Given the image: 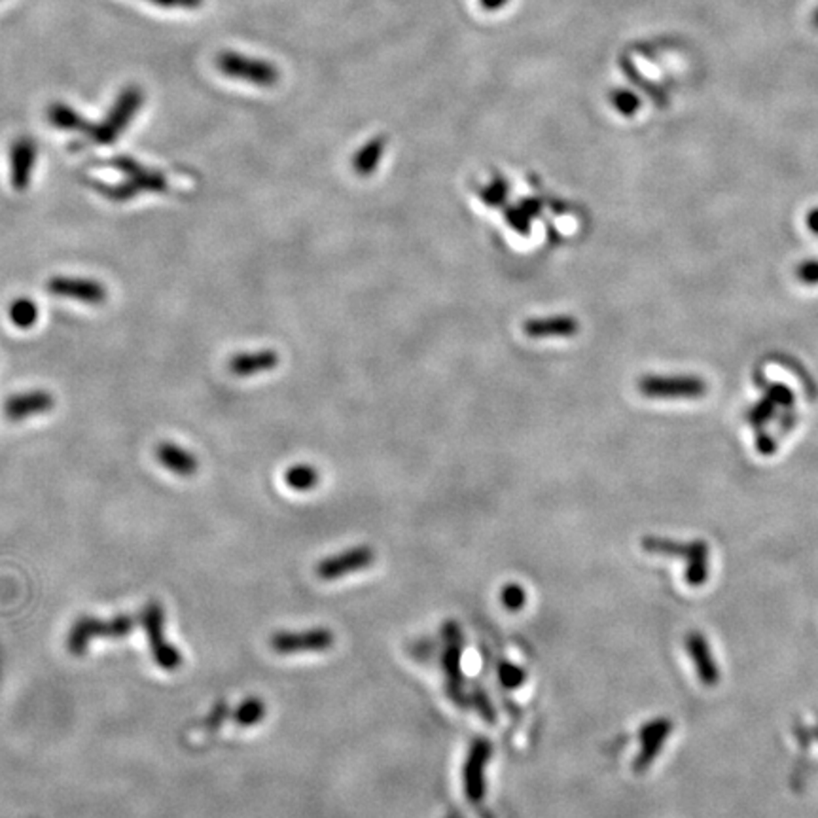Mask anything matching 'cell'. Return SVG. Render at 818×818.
<instances>
[{"instance_id": "14", "label": "cell", "mask_w": 818, "mask_h": 818, "mask_svg": "<svg viewBox=\"0 0 818 818\" xmlns=\"http://www.w3.org/2000/svg\"><path fill=\"white\" fill-rule=\"evenodd\" d=\"M50 294L78 300L87 305H101L106 300V290L101 283L91 279H76V277H54L48 283Z\"/></svg>"}, {"instance_id": "28", "label": "cell", "mask_w": 818, "mask_h": 818, "mask_svg": "<svg viewBox=\"0 0 818 818\" xmlns=\"http://www.w3.org/2000/svg\"><path fill=\"white\" fill-rule=\"evenodd\" d=\"M497 674L499 682L506 690H517L525 684V681H527V673H525V669L516 665L512 661H500L497 667Z\"/></svg>"}, {"instance_id": "11", "label": "cell", "mask_w": 818, "mask_h": 818, "mask_svg": "<svg viewBox=\"0 0 818 818\" xmlns=\"http://www.w3.org/2000/svg\"><path fill=\"white\" fill-rule=\"evenodd\" d=\"M376 563V551L369 546H354L351 549H345L337 555H330V558L322 559L317 566L315 573L320 580L324 582H334V580H342L347 574L352 573H360V570H366Z\"/></svg>"}, {"instance_id": "27", "label": "cell", "mask_w": 818, "mask_h": 818, "mask_svg": "<svg viewBox=\"0 0 818 818\" xmlns=\"http://www.w3.org/2000/svg\"><path fill=\"white\" fill-rule=\"evenodd\" d=\"M266 716V705L258 698H251L243 701V705L235 711V722L243 728H251L254 723H260Z\"/></svg>"}, {"instance_id": "5", "label": "cell", "mask_w": 818, "mask_h": 818, "mask_svg": "<svg viewBox=\"0 0 818 818\" xmlns=\"http://www.w3.org/2000/svg\"><path fill=\"white\" fill-rule=\"evenodd\" d=\"M216 67L227 78L249 82L260 87H271L281 78V72L266 59H254L235 52H222L216 57Z\"/></svg>"}, {"instance_id": "32", "label": "cell", "mask_w": 818, "mask_h": 818, "mask_svg": "<svg viewBox=\"0 0 818 818\" xmlns=\"http://www.w3.org/2000/svg\"><path fill=\"white\" fill-rule=\"evenodd\" d=\"M148 3L161 6V8H184L194 10L202 6V0H148Z\"/></svg>"}, {"instance_id": "29", "label": "cell", "mask_w": 818, "mask_h": 818, "mask_svg": "<svg viewBox=\"0 0 818 818\" xmlns=\"http://www.w3.org/2000/svg\"><path fill=\"white\" fill-rule=\"evenodd\" d=\"M500 600L508 612H521L527 605V591L521 583L510 582L500 590Z\"/></svg>"}, {"instance_id": "24", "label": "cell", "mask_w": 818, "mask_h": 818, "mask_svg": "<svg viewBox=\"0 0 818 818\" xmlns=\"http://www.w3.org/2000/svg\"><path fill=\"white\" fill-rule=\"evenodd\" d=\"M8 315H10V320L15 324V326L25 330V328H30V326H35L37 324V318H38V307L33 300H29V298H18V300H13L10 309H8Z\"/></svg>"}, {"instance_id": "12", "label": "cell", "mask_w": 818, "mask_h": 818, "mask_svg": "<svg viewBox=\"0 0 818 818\" xmlns=\"http://www.w3.org/2000/svg\"><path fill=\"white\" fill-rule=\"evenodd\" d=\"M671 731H673V722L663 716L648 720L642 725L639 731L640 752L637 754L635 762H632V771H635V773H644V771L656 762L657 754L661 752L663 745H665V740L669 739Z\"/></svg>"}, {"instance_id": "26", "label": "cell", "mask_w": 818, "mask_h": 818, "mask_svg": "<svg viewBox=\"0 0 818 818\" xmlns=\"http://www.w3.org/2000/svg\"><path fill=\"white\" fill-rule=\"evenodd\" d=\"M510 194V184L500 175L492 177V180L480 192V199L487 207H502Z\"/></svg>"}, {"instance_id": "36", "label": "cell", "mask_w": 818, "mask_h": 818, "mask_svg": "<svg viewBox=\"0 0 818 818\" xmlns=\"http://www.w3.org/2000/svg\"><path fill=\"white\" fill-rule=\"evenodd\" d=\"M814 27H818V10H816V13H814Z\"/></svg>"}, {"instance_id": "8", "label": "cell", "mask_w": 818, "mask_h": 818, "mask_svg": "<svg viewBox=\"0 0 818 818\" xmlns=\"http://www.w3.org/2000/svg\"><path fill=\"white\" fill-rule=\"evenodd\" d=\"M335 644L334 632L326 627H313L307 631H279L269 639V646L277 654H303V652H326Z\"/></svg>"}, {"instance_id": "20", "label": "cell", "mask_w": 818, "mask_h": 818, "mask_svg": "<svg viewBox=\"0 0 818 818\" xmlns=\"http://www.w3.org/2000/svg\"><path fill=\"white\" fill-rule=\"evenodd\" d=\"M389 138L387 135H376L372 141H368L364 146L359 148L352 158V171L359 177H372L384 156L387 150Z\"/></svg>"}, {"instance_id": "33", "label": "cell", "mask_w": 818, "mask_h": 818, "mask_svg": "<svg viewBox=\"0 0 818 818\" xmlns=\"http://www.w3.org/2000/svg\"><path fill=\"white\" fill-rule=\"evenodd\" d=\"M477 3H480V6L487 12H497L502 10L510 0H477Z\"/></svg>"}, {"instance_id": "1", "label": "cell", "mask_w": 818, "mask_h": 818, "mask_svg": "<svg viewBox=\"0 0 818 818\" xmlns=\"http://www.w3.org/2000/svg\"><path fill=\"white\" fill-rule=\"evenodd\" d=\"M646 553L669 555V558L686 559V583L691 588H699L708 580V546L705 540L693 542H676L673 538L644 536L640 542Z\"/></svg>"}, {"instance_id": "35", "label": "cell", "mask_w": 818, "mask_h": 818, "mask_svg": "<svg viewBox=\"0 0 818 818\" xmlns=\"http://www.w3.org/2000/svg\"><path fill=\"white\" fill-rule=\"evenodd\" d=\"M224 716H226V706H224V705H220V706H219V711H216V713L212 715V718H211V722H209V723H212V725L220 723V720H222Z\"/></svg>"}, {"instance_id": "2", "label": "cell", "mask_w": 818, "mask_h": 818, "mask_svg": "<svg viewBox=\"0 0 818 818\" xmlns=\"http://www.w3.org/2000/svg\"><path fill=\"white\" fill-rule=\"evenodd\" d=\"M112 165L118 171L126 175L128 180L118 184V186H103V184H95V188L108 199H112V202H129V199L143 192L161 194L167 190V180L161 173L150 171V169L135 161L133 158H114Z\"/></svg>"}, {"instance_id": "25", "label": "cell", "mask_w": 818, "mask_h": 818, "mask_svg": "<svg viewBox=\"0 0 818 818\" xmlns=\"http://www.w3.org/2000/svg\"><path fill=\"white\" fill-rule=\"evenodd\" d=\"M610 103L614 106V111L625 118L635 116L640 111V97L631 89L616 87L610 94Z\"/></svg>"}, {"instance_id": "21", "label": "cell", "mask_w": 818, "mask_h": 818, "mask_svg": "<svg viewBox=\"0 0 818 818\" xmlns=\"http://www.w3.org/2000/svg\"><path fill=\"white\" fill-rule=\"evenodd\" d=\"M48 120L54 128L63 131H78L87 135L91 129V123L87 120H84L74 108L63 103H54L48 108Z\"/></svg>"}, {"instance_id": "17", "label": "cell", "mask_w": 818, "mask_h": 818, "mask_svg": "<svg viewBox=\"0 0 818 818\" xmlns=\"http://www.w3.org/2000/svg\"><path fill=\"white\" fill-rule=\"evenodd\" d=\"M54 404L55 400L50 392L33 391L10 396L4 404V413L10 421H23L27 417L48 413Z\"/></svg>"}, {"instance_id": "4", "label": "cell", "mask_w": 818, "mask_h": 818, "mask_svg": "<svg viewBox=\"0 0 818 818\" xmlns=\"http://www.w3.org/2000/svg\"><path fill=\"white\" fill-rule=\"evenodd\" d=\"M443 652L442 669L445 674V688L450 698L459 705L467 706L468 698L465 691V674H462V650H465V635L457 622L450 620L442 627Z\"/></svg>"}, {"instance_id": "18", "label": "cell", "mask_w": 818, "mask_h": 818, "mask_svg": "<svg viewBox=\"0 0 818 818\" xmlns=\"http://www.w3.org/2000/svg\"><path fill=\"white\" fill-rule=\"evenodd\" d=\"M279 364V354L275 351H258V352H241L235 354L229 362L231 374L237 377H249L256 374L269 372Z\"/></svg>"}, {"instance_id": "9", "label": "cell", "mask_w": 818, "mask_h": 818, "mask_svg": "<svg viewBox=\"0 0 818 818\" xmlns=\"http://www.w3.org/2000/svg\"><path fill=\"white\" fill-rule=\"evenodd\" d=\"M492 756V745L485 737L474 739L470 750L467 754V762L462 765V784H465V794L472 804H480L487 792V777L485 771Z\"/></svg>"}, {"instance_id": "30", "label": "cell", "mask_w": 818, "mask_h": 818, "mask_svg": "<svg viewBox=\"0 0 818 818\" xmlns=\"http://www.w3.org/2000/svg\"><path fill=\"white\" fill-rule=\"evenodd\" d=\"M472 705L475 706V711L480 713V716H482L483 720H487L489 723H492V722L497 720L495 706L491 705V701H489V698H487V693H483V691H480V690H475V691L472 693Z\"/></svg>"}, {"instance_id": "3", "label": "cell", "mask_w": 818, "mask_h": 818, "mask_svg": "<svg viewBox=\"0 0 818 818\" xmlns=\"http://www.w3.org/2000/svg\"><path fill=\"white\" fill-rule=\"evenodd\" d=\"M143 103H145L143 89L136 87V86H128L118 95V99L112 104L108 116L101 123H97V126H94V123H91V129L87 133L91 141L97 143V145H112V143H116L120 138V135L128 129V126L131 123V120L135 118V114L141 111Z\"/></svg>"}, {"instance_id": "22", "label": "cell", "mask_w": 818, "mask_h": 818, "mask_svg": "<svg viewBox=\"0 0 818 818\" xmlns=\"http://www.w3.org/2000/svg\"><path fill=\"white\" fill-rule=\"evenodd\" d=\"M538 212H540V203L536 202V199H527V202H523L517 207L506 209L504 216H506V222L510 224L514 231H517V234L521 235H527L531 229V222L536 219Z\"/></svg>"}, {"instance_id": "15", "label": "cell", "mask_w": 818, "mask_h": 818, "mask_svg": "<svg viewBox=\"0 0 818 818\" xmlns=\"http://www.w3.org/2000/svg\"><path fill=\"white\" fill-rule=\"evenodd\" d=\"M686 650L688 656L696 667V673L699 676V681L706 688H715L720 682V669L718 663L713 656L711 646H708L706 639L701 635L699 631H690L686 637Z\"/></svg>"}, {"instance_id": "7", "label": "cell", "mask_w": 818, "mask_h": 818, "mask_svg": "<svg viewBox=\"0 0 818 818\" xmlns=\"http://www.w3.org/2000/svg\"><path fill=\"white\" fill-rule=\"evenodd\" d=\"M637 387L644 398L652 400H698L708 391L698 376H642Z\"/></svg>"}, {"instance_id": "13", "label": "cell", "mask_w": 818, "mask_h": 818, "mask_svg": "<svg viewBox=\"0 0 818 818\" xmlns=\"http://www.w3.org/2000/svg\"><path fill=\"white\" fill-rule=\"evenodd\" d=\"M38 156V148L33 138L23 135L15 138L10 146V180L12 188L23 192L29 188L30 178H33L35 163Z\"/></svg>"}, {"instance_id": "10", "label": "cell", "mask_w": 818, "mask_h": 818, "mask_svg": "<svg viewBox=\"0 0 818 818\" xmlns=\"http://www.w3.org/2000/svg\"><path fill=\"white\" fill-rule=\"evenodd\" d=\"M143 625L146 629L153 661H156L163 671H177L184 659L177 648L163 639V610L160 603H150L145 608Z\"/></svg>"}, {"instance_id": "34", "label": "cell", "mask_w": 818, "mask_h": 818, "mask_svg": "<svg viewBox=\"0 0 818 818\" xmlns=\"http://www.w3.org/2000/svg\"><path fill=\"white\" fill-rule=\"evenodd\" d=\"M807 226L811 229V234L818 235V207L811 209V212L807 214Z\"/></svg>"}, {"instance_id": "23", "label": "cell", "mask_w": 818, "mask_h": 818, "mask_svg": "<svg viewBox=\"0 0 818 818\" xmlns=\"http://www.w3.org/2000/svg\"><path fill=\"white\" fill-rule=\"evenodd\" d=\"M320 482V474L311 465H294L285 472V483L292 491L307 492L313 491Z\"/></svg>"}, {"instance_id": "16", "label": "cell", "mask_w": 818, "mask_h": 818, "mask_svg": "<svg viewBox=\"0 0 818 818\" xmlns=\"http://www.w3.org/2000/svg\"><path fill=\"white\" fill-rule=\"evenodd\" d=\"M580 332L578 318L570 315L538 317L523 322V334L531 339H558L574 337Z\"/></svg>"}, {"instance_id": "6", "label": "cell", "mask_w": 818, "mask_h": 818, "mask_svg": "<svg viewBox=\"0 0 818 818\" xmlns=\"http://www.w3.org/2000/svg\"><path fill=\"white\" fill-rule=\"evenodd\" d=\"M135 622L131 616H118L114 620H95V617H82L76 622L69 632V650L74 656H84L89 642L95 639H123L133 631Z\"/></svg>"}, {"instance_id": "19", "label": "cell", "mask_w": 818, "mask_h": 818, "mask_svg": "<svg viewBox=\"0 0 818 818\" xmlns=\"http://www.w3.org/2000/svg\"><path fill=\"white\" fill-rule=\"evenodd\" d=\"M158 460H160V465L163 468H167L169 472H173L177 475H182V477H190L197 472V467H199V462L197 459L188 451V450H184V447L180 445H175V443H161L158 447Z\"/></svg>"}, {"instance_id": "31", "label": "cell", "mask_w": 818, "mask_h": 818, "mask_svg": "<svg viewBox=\"0 0 818 818\" xmlns=\"http://www.w3.org/2000/svg\"><path fill=\"white\" fill-rule=\"evenodd\" d=\"M796 279L801 285H818V260H809L796 268Z\"/></svg>"}]
</instances>
